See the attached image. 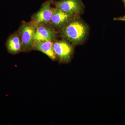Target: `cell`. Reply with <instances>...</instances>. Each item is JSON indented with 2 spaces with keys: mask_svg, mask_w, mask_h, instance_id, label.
<instances>
[{
  "mask_svg": "<svg viewBox=\"0 0 125 125\" xmlns=\"http://www.w3.org/2000/svg\"><path fill=\"white\" fill-rule=\"evenodd\" d=\"M62 34L70 41L75 43H80L86 37L87 28L86 25L78 20L69 21L62 27Z\"/></svg>",
  "mask_w": 125,
  "mask_h": 125,
  "instance_id": "1",
  "label": "cell"
},
{
  "mask_svg": "<svg viewBox=\"0 0 125 125\" xmlns=\"http://www.w3.org/2000/svg\"><path fill=\"white\" fill-rule=\"evenodd\" d=\"M37 26L31 22H24L19 28L18 32L20 34L25 51H30L33 49Z\"/></svg>",
  "mask_w": 125,
  "mask_h": 125,
  "instance_id": "2",
  "label": "cell"
},
{
  "mask_svg": "<svg viewBox=\"0 0 125 125\" xmlns=\"http://www.w3.org/2000/svg\"><path fill=\"white\" fill-rule=\"evenodd\" d=\"M53 0H48L42 5L40 10L33 15L31 22L36 25L50 23L56 8L51 7Z\"/></svg>",
  "mask_w": 125,
  "mask_h": 125,
  "instance_id": "3",
  "label": "cell"
},
{
  "mask_svg": "<svg viewBox=\"0 0 125 125\" xmlns=\"http://www.w3.org/2000/svg\"><path fill=\"white\" fill-rule=\"evenodd\" d=\"M53 48L56 56L61 62L69 61L73 52V47L68 42L64 40L55 41L53 42Z\"/></svg>",
  "mask_w": 125,
  "mask_h": 125,
  "instance_id": "4",
  "label": "cell"
},
{
  "mask_svg": "<svg viewBox=\"0 0 125 125\" xmlns=\"http://www.w3.org/2000/svg\"><path fill=\"white\" fill-rule=\"evenodd\" d=\"M54 4L56 9L73 15L80 12L83 6L81 0H61Z\"/></svg>",
  "mask_w": 125,
  "mask_h": 125,
  "instance_id": "5",
  "label": "cell"
},
{
  "mask_svg": "<svg viewBox=\"0 0 125 125\" xmlns=\"http://www.w3.org/2000/svg\"><path fill=\"white\" fill-rule=\"evenodd\" d=\"M56 33L54 29L45 24L37 25L34 34V42L37 41H52Z\"/></svg>",
  "mask_w": 125,
  "mask_h": 125,
  "instance_id": "6",
  "label": "cell"
},
{
  "mask_svg": "<svg viewBox=\"0 0 125 125\" xmlns=\"http://www.w3.org/2000/svg\"><path fill=\"white\" fill-rule=\"evenodd\" d=\"M6 48L9 53L12 54H18L24 51L22 42L19 32L10 34L6 41Z\"/></svg>",
  "mask_w": 125,
  "mask_h": 125,
  "instance_id": "7",
  "label": "cell"
},
{
  "mask_svg": "<svg viewBox=\"0 0 125 125\" xmlns=\"http://www.w3.org/2000/svg\"><path fill=\"white\" fill-rule=\"evenodd\" d=\"M73 15L56 8L50 23L54 27H62L70 21Z\"/></svg>",
  "mask_w": 125,
  "mask_h": 125,
  "instance_id": "8",
  "label": "cell"
},
{
  "mask_svg": "<svg viewBox=\"0 0 125 125\" xmlns=\"http://www.w3.org/2000/svg\"><path fill=\"white\" fill-rule=\"evenodd\" d=\"M32 49L42 52L52 60H55L56 57L54 52L52 41L35 42Z\"/></svg>",
  "mask_w": 125,
  "mask_h": 125,
  "instance_id": "9",
  "label": "cell"
},
{
  "mask_svg": "<svg viewBox=\"0 0 125 125\" xmlns=\"http://www.w3.org/2000/svg\"><path fill=\"white\" fill-rule=\"evenodd\" d=\"M114 20L125 21V16H124V17H120V18H115V19H114Z\"/></svg>",
  "mask_w": 125,
  "mask_h": 125,
  "instance_id": "10",
  "label": "cell"
},
{
  "mask_svg": "<svg viewBox=\"0 0 125 125\" xmlns=\"http://www.w3.org/2000/svg\"><path fill=\"white\" fill-rule=\"evenodd\" d=\"M123 0L124 1V2H125V0Z\"/></svg>",
  "mask_w": 125,
  "mask_h": 125,
  "instance_id": "11",
  "label": "cell"
},
{
  "mask_svg": "<svg viewBox=\"0 0 125 125\" xmlns=\"http://www.w3.org/2000/svg\"></svg>",
  "mask_w": 125,
  "mask_h": 125,
  "instance_id": "12",
  "label": "cell"
}]
</instances>
